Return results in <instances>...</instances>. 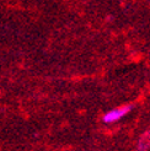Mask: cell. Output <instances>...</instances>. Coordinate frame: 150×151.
Segmentation results:
<instances>
[{
    "label": "cell",
    "instance_id": "6da1fadb",
    "mask_svg": "<svg viewBox=\"0 0 150 151\" xmlns=\"http://www.w3.org/2000/svg\"><path fill=\"white\" fill-rule=\"evenodd\" d=\"M132 106L131 104H124L121 106V107H117L113 108L108 112H106L102 117V122L106 123V124H112V123H116L118 120H121L123 117H125L128 113L132 111Z\"/></svg>",
    "mask_w": 150,
    "mask_h": 151
},
{
    "label": "cell",
    "instance_id": "7a4b0ae2",
    "mask_svg": "<svg viewBox=\"0 0 150 151\" xmlns=\"http://www.w3.org/2000/svg\"><path fill=\"white\" fill-rule=\"evenodd\" d=\"M150 149V130H146L140 135L137 144V151H148Z\"/></svg>",
    "mask_w": 150,
    "mask_h": 151
}]
</instances>
